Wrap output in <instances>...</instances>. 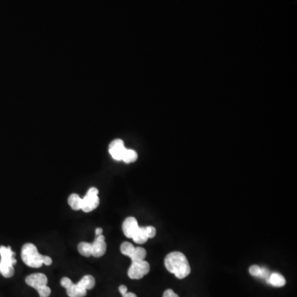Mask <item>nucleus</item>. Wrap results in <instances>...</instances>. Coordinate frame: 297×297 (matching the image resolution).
<instances>
[{"instance_id":"nucleus-1","label":"nucleus","mask_w":297,"mask_h":297,"mask_svg":"<svg viewBox=\"0 0 297 297\" xmlns=\"http://www.w3.org/2000/svg\"><path fill=\"white\" fill-rule=\"evenodd\" d=\"M164 266L169 273L177 278L183 279L191 273V267L186 256L183 252L174 251L169 252L164 259Z\"/></svg>"},{"instance_id":"nucleus-2","label":"nucleus","mask_w":297,"mask_h":297,"mask_svg":"<svg viewBox=\"0 0 297 297\" xmlns=\"http://www.w3.org/2000/svg\"><path fill=\"white\" fill-rule=\"evenodd\" d=\"M95 278L91 275L83 276L81 280L73 283L68 277L61 279V285L66 289V293L69 297H84L87 294L88 290H91L95 287Z\"/></svg>"},{"instance_id":"nucleus-3","label":"nucleus","mask_w":297,"mask_h":297,"mask_svg":"<svg viewBox=\"0 0 297 297\" xmlns=\"http://www.w3.org/2000/svg\"><path fill=\"white\" fill-rule=\"evenodd\" d=\"M22 259L26 266L30 268H39L43 264L46 266L51 265L52 259L49 256L42 255L37 248L33 244L27 243L22 248Z\"/></svg>"},{"instance_id":"nucleus-4","label":"nucleus","mask_w":297,"mask_h":297,"mask_svg":"<svg viewBox=\"0 0 297 297\" xmlns=\"http://www.w3.org/2000/svg\"><path fill=\"white\" fill-rule=\"evenodd\" d=\"M0 274L6 278H10L14 275V264H16L15 252L11 247H0Z\"/></svg>"},{"instance_id":"nucleus-5","label":"nucleus","mask_w":297,"mask_h":297,"mask_svg":"<svg viewBox=\"0 0 297 297\" xmlns=\"http://www.w3.org/2000/svg\"><path fill=\"white\" fill-rule=\"evenodd\" d=\"M26 283L29 287L37 290L40 297H49L51 290L48 287V278L45 274H33L26 277Z\"/></svg>"},{"instance_id":"nucleus-6","label":"nucleus","mask_w":297,"mask_h":297,"mask_svg":"<svg viewBox=\"0 0 297 297\" xmlns=\"http://www.w3.org/2000/svg\"><path fill=\"white\" fill-rule=\"evenodd\" d=\"M120 250L123 255L127 256L132 259V263L145 260L146 257V250L144 248L135 247L129 242L122 243Z\"/></svg>"},{"instance_id":"nucleus-7","label":"nucleus","mask_w":297,"mask_h":297,"mask_svg":"<svg viewBox=\"0 0 297 297\" xmlns=\"http://www.w3.org/2000/svg\"><path fill=\"white\" fill-rule=\"evenodd\" d=\"M100 203L98 197V190L96 187H90L84 197L82 198L81 210L89 213L98 206Z\"/></svg>"},{"instance_id":"nucleus-8","label":"nucleus","mask_w":297,"mask_h":297,"mask_svg":"<svg viewBox=\"0 0 297 297\" xmlns=\"http://www.w3.org/2000/svg\"><path fill=\"white\" fill-rule=\"evenodd\" d=\"M150 266L145 260L133 262L128 269V276L131 279L139 280L150 273Z\"/></svg>"},{"instance_id":"nucleus-9","label":"nucleus","mask_w":297,"mask_h":297,"mask_svg":"<svg viewBox=\"0 0 297 297\" xmlns=\"http://www.w3.org/2000/svg\"><path fill=\"white\" fill-rule=\"evenodd\" d=\"M155 235H156V229L154 226L139 227L137 233L132 237V239L138 245H143L147 241L148 239H152Z\"/></svg>"},{"instance_id":"nucleus-10","label":"nucleus","mask_w":297,"mask_h":297,"mask_svg":"<svg viewBox=\"0 0 297 297\" xmlns=\"http://www.w3.org/2000/svg\"><path fill=\"white\" fill-rule=\"evenodd\" d=\"M126 148L124 145L123 140L120 139H114L109 145V153L113 160L116 161L122 160L124 153L126 151Z\"/></svg>"},{"instance_id":"nucleus-11","label":"nucleus","mask_w":297,"mask_h":297,"mask_svg":"<svg viewBox=\"0 0 297 297\" xmlns=\"http://www.w3.org/2000/svg\"><path fill=\"white\" fill-rule=\"evenodd\" d=\"M92 245V256L94 258H100L105 254L107 251V244H106L105 237L103 234L99 236H96L94 241Z\"/></svg>"},{"instance_id":"nucleus-12","label":"nucleus","mask_w":297,"mask_h":297,"mask_svg":"<svg viewBox=\"0 0 297 297\" xmlns=\"http://www.w3.org/2000/svg\"><path fill=\"white\" fill-rule=\"evenodd\" d=\"M139 227L138 221L133 216L127 217L122 224V230H123L124 234H125V236L130 238V239H132V237L134 236V234L137 233Z\"/></svg>"},{"instance_id":"nucleus-13","label":"nucleus","mask_w":297,"mask_h":297,"mask_svg":"<svg viewBox=\"0 0 297 297\" xmlns=\"http://www.w3.org/2000/svg\"><path fill=\"white\" fill-rule=\"evenodd\" d=\"M267 281H268V283H270L272 286L275 287H282L286 285V279H285L284 276L281 274H277V273L270 274V276L268 277Z\"/></svg>"},{"instance_id":"nucleus-14","label":"nucleus","mask_w":297,"mask_h":297,"mask_svg":"<svg viewBox=\"0 0 297 297\" xmlns=\"http://www.w3.org/2000/svg\"><path fill=\"white\" fill-rule=\"evenodd\" d=\"M82 198L76 193H73L68 198L69 206L74 210H81Z\"/></svg>"},{"instance_id":"nucleus-15","label":"nucleus","mask_w":297,"mask_h":297,"mask_svg":"<svg viewBox=\"0 0 297 297\" xmlns=\"http://www.w3.org/2000/svg\"><path fill=\"white\" fill-rule=\"evenodd\" d=\"M78 251L81 255L84 257H91L92 256V245L88 242L79 243L78 245Z\"/></svg>"},{"instance_id":"nucleus-16","label":"nucleus","mask_w":297,"mask_h":297,"mask_svg":"<svg viewBox=\"0 0 297 297\" xmlns=\"http://www.w3.org/2000/svg\"><path fill=\"white\" fill-rule=\"evenodd\" d=\"M137 158H138V155L135 150L126 149L121 161H123L126 163H131L137 161Z\"/></svg>"},{"instance_id":"nucleus-17","label":"nucleus","mask_w":297,"mask_h":297,"mask_svg":"<svg viewBox=\"0 0 297 297\" xmlns=\"http://www.w3.org/2000/svg\"><path fill=\"white\" fill-rule=\"evenodd\" d=\"M249 271H250L251 276L260 277L261 274H262V268L258 265H252L250 267Z\"/></svg>"},{"instance_id":"nucleus-18","label":"nucleus","mask_w":297,"mask_h":297,"mask_svg":"<svg viewBox=\"0 0 297 297\" xmlns=\"http://www.w3.org/2000/svg\"><path fill=\"white\" fill-rule=\"evenodd\" d=\"M163 297H179L175 292L171 289L166 290L165 292H163Z\"/></svg>"},{"instance_id":"nucleus-19","label":"nucleus","mask_w":297,"mask_h":297,"mask_svg":"<svg viewBox=\"0 0 297 297\" xmlns=\"http://www.w3.org/2000/svg\"><path fill=\"white\" fill-rule=\"evenodd\" d=\"M122 297H137V295L135 294V293H132V292H126L125 294L121 295Z\"/></svg>"},{"instance_id":"nucleus-20","label":"nucleus","mask_w":297,"mask_h":297,"mask_svg":"<svg viewBox=\"0 0 297 297\" xmlns=\"http://www.w3.org/2000/svg\"><path fill=\"white\" fill-rule=\"evenodd\" d=\"M95 234H96V236H99L101 234H103V229L102 228H97L95 229Z\"/></svg>"}]
</instances>
